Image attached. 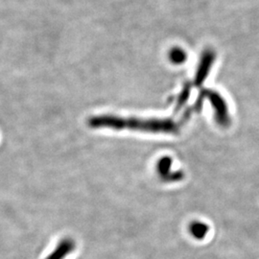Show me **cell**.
<instances>
[{"label": "cell", "mask_w": 259, "mask_h": 259, "mask_svg": "<svg viewBox=\"0 0 259 259\" xmlns=\"http://www.w3.org/2000/svg\"><path fill=\"white\" fill-rule=\"evenodd\" d=\"M89 125L95 129L132 130L154 134H176L180 130V126L170 118H134L108 114L91 117Z\"/></svg>", "instance_id": "6da1fadb"}, {"label": "cell", "mask_w": 259, "mask_h": 259, "mask_svg": "<svg viewBox=\"0 0 259 259\" xmlns=\"http://www.w3.org/2000/svg\"><path fill=\"white\" fill-rule=\"evenodd\" d=\"M199 96L211 103L214 110V117L217 124L223 128H228L231 125V116L229 106L222 95L212 90H203Z\"/></svg>", "instance_id": "7a4b0ae2"}, {"label": "cell", "mask_w": 259, "mask_h": 259, "mask_svg": "<svg viewBox=\"0 0 259 259\" xmlns=\"http://www.w3.org/2000/svg\"><path fill=\"white\" fill-rule=\"evenodd\" d=\"M215 59H216V53L212 49L207 48L203 52L196 74H195L194 84L196 87L201 88L203 85L205 79L209 74V71L215 62Z\"/></svg>", "instance_id": "3957f363"}, {"label": "cell", "mask_w": 259, "mask_h": 259, "mask_svg": "<svg viewBox=\"0 0 259 259\" xmlns=\"http://www.w3.org/2000/svg\"><path fill=\"white\" fill-rule=\"evenodd\" d=\"M75 247L76 244L73 239L68 237L64 238L63 240L60 241L54 250L48 254L46 259H64L75 250Z\"/></svg>", "instance_id": "277c9868"}, {"label": "cell", "mask_w": 259, "mask_h": 259, "mask_svg": "<svg viewBox=\"0 0 259 259\" xmlns=\"http://www.w3.org/2000/svg\"><path fill=\"white\" fill-rule=\"evenodd\" d=\"M208 232H209V227L205 223L195 221L191 223L189 226L190 234L197 240H202L205 238Z\"/></svg>", "instance_id": "5b68a950"}, {"label": "cell", "mask_w": 259, "mask_h": 259, "mask_svg": "<svg viewBox=\"0 0 259 259\" xmlns=\"http://www.w3.org/2000/svg\"><path fill=\"white\" fill-rule=\"evenodd\" d=\"M172 163H173V160L170 157H162L157 161V173L163 181H166L167 178L172 174L171 172Z\"/></svg>", "instance_id": "8992f818"}, {"label": "cell", "mask_w": 259, "mask_h": 259, "mask_svg": "<svg viewBox=\"0 0 259 259\" xmlns=\"http://www.w3.org/2000/svg\"><path fill=\"white\" fill-rule=\"evenodd\" d=\"M168 58L172 64L182 65L186 61L187 54L183 48L178 47H173L170 49V51L168 53Z\"/></svg>", "instance_id": "52a82bcc"}, {"label": "cell", "mask_w": 259, "mask_h": 259, "mask_svg": "<svg viewBox=\"0 0 259 259\" xmlns=\"http://www.w3.org/2000/svg\"><path fill=\"white\" fill-rule=\"evenodd\" d=\"M190 93H191V87L189 83H186L183 91L180 93L179 97H178V101H177L176 109H175V112H178L180 109H182L185 105V103L188 101L189 96H190Z\"/></svg>", "instance_id": "ba28073f"}]
</instances>
